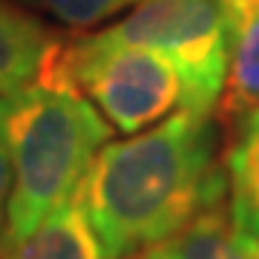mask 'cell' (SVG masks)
<instances>
[{"label": "cell", "instance_id": "cell-11", "mask_svg": "<svg viewBox=\"0 0 259 259\" xmlns=\"http://www.w3.org/2000/svg\"><path fill=\"white\" fill-rule=\"evenodd\" d=\"M9 196H12V161L9 147L0 124V253L6 248V233H9Z\"/></svg>", "mask_w": 259, "mask_h": 259}, {"label": "cell", "instance_id": "cell-2", "mask_svg": "<svg viewBox=\"0 0 259 259\" xmlns=\"http://www.w3.org/2000/svg\"><path fill=\"white\" fill-rule=\"evenodd\" d=\"M0 124L12 161L6 245H15L78 196L112 127L78 90L40 81L0 95Z\"/></svg>", "mask_w": 259, "mask_h": 259}, {"label": "cell", "instance_id": "cell-10", "mask_svg": "<svg viewBox=\"0 0 259 259\" xmlns=\"http://www.w3.org/2000/svg\"><path fill=\"white\" fill-rule=\"evenodd\" d=\"M35 6H40L44 12H49L52 18H58L66 26L83 29L95 26L98 20L110 18L115 12L136 6L139 0H32Z\"/></svg>", "mask_w": 259, "mask_h": 259}, {"label": "cell", "instance_id": "cell-3", "mask_svg": "<svg viewBox=\"0 0 259 259\" xmlns=\"http://www.w3.org/2000/svg\"><path fill=\"white\" fill-rule=\"evenodd\" d=\"M37 81L78 90L112 130L127 136L156 127L185 107L182 75L167 58L98 35L69 44L55 40Z\"/></svg>", "mask_w": 259, "mask_h": 259}, {"label": "cell", "instance_id": "cell-5", "mask_svg": "<svg viewBox=\"0 0 259 259\" xmlns=\"http://www.w3.org/2000/svg\"><path fill=\"white\" fill-rule=\"evenodd\" d=\"M228 18V78L216 110L239 124L259 110V0H222Z\"/></svg>", "mask_w": 259, "mask_h": 259}, {"label": "cell", "instance_id": "cell-1", "mask_svg": "<svg viewBox=\"0 0 259 259\" xmlns=\"http://www.w3.org/2000/svg\"><path fill=\"white\" fill-rule=\"evenodd\" d=\"M228 193L213 115L176 110L133 139L107 141L78 190L101 259H133Z\"/></svg>", "mask_w": 259, "mask_h": 259}, {"label": "cell", "instance_id": "cell-9", "mask_svg": "<svg viewBox=\"0 0 259 259\" xmlns=\"http://www.w3.org/2000/svg\"><path fill=\"white\" fill-rule=\"evenodd\" d=\"M233 136L225 156L228 207L233 225L259 242V110L233 124Z\"/></svg>", "mask_w": 259, "mask_h": 259}, {"label": "cell", "instance_id": "cell-7", "mask_svg": "<svg viewBox=\"0 0 259 259\" xmlns=\"http://www.w3.org/2000/svg\"><path fill=\"white\" fill-rule=\"evenodd\" d=\"M52 44L55 37L35 15L15 0H0V95L35 83Z\"/></svg>", "mask_w": 259, "mask_h": 259}, {"label": "cell", "instance_id": "cell-8", "mask_svg": "<svg viewBox=\"0 0 259 259\" xmlns=\"http://www.w3.org/2000/svg\"><path fill=\"white\" fill-rule=\"evenodd\" d=\"M3 259H101V250L75 196L49 213L26 239L9 245Z\"/></svg>", "mask_w": 259, "mask_h": 259}, {"label": "cell", "instance_id": "cell-4", "mask_svg": "<svg viewBox=\"0 0 259 259\" xmlns=\"http://www.w3.org/2000/svg\"><path fill=\"white\" fill-rule=\"evenodd\" d=\"M98 37L158 52L179 69L185 107L213 115L228 78V18L222 0H139L136 9Z\"/></svg>", "mask_w": 259, "mask_h": 259}, {"label": "cell", "instance_id": "cell-6", "mask_svg": "<svg viewBox=\"0 0 259 259\" xmlns=\"http://www.w3.org/2000/svg\"><path fill=\"white\" fill-rule=\"evenodd\" d=\"M141 259H259V242L233 225L225 193Z\"/></svg>", "mask_w": 259, "mask_h": 259}]
</instances>
